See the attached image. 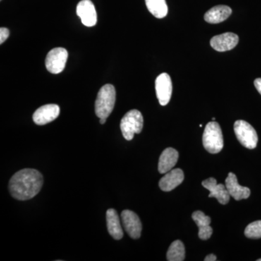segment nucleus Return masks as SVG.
Listing matches in <instances>:
<instances>
[{
  "label": "nucleus",
  "instance_id": "1",
  "mask_svg": "<svg viewBox=\"0 0 261 261\" xmlns=\"http://www.w3.org/2000/svg\"><path fill=\"white\" fill-rule=\"evenodd\" d=\"M44 179L37 170L25 168L13 175L10 180L11 195L18 200H28L35 197L42 189Z\"/></svg>",
  "mask_w": 261,
  "mask_h": 261
},
{
  "label": "nucleus",
  "instance_id": "2",
  "mask_svg": "<svg viewBox=\"0 0 261 261\" xmlns=\"http://www.w3.org/2000/svg\"><path fill=\"white\" fill-rule=\"evenodd\" d=\"M116 92L111 84L103 86L95 101V113L98 118H108L114 108Z\"/></svg>",
  "mask_w": 261,
  "mask_h": 261
},
{
  "label": "nucleus",
  "instance_id": "3",
  "mask_svg": "<svg viewBox=\"0 0 261 261\" xmlns=\"http://www.w3.org/2000/svg\"><path fill=\"white\" fill-rule=\"evenodd\" d=\"M202 144L206 150L211 154L221 152L224 147V137L219 123L212 121L206 125L202 136Z\"/></svg>",
  "mask_w": 261,
  "mask_h": 261
},
{
  "label": "nucleus",
  "instance_id": "4",
  "mask_svg": "<svg viewBox=\"0 0 261 261\" xmlns=\"http://www.w3.org/2000/svg\"><path fill=\"white\" fill-rule=\"evenodd\" d=\"M144 119L142 113L132 110L125 114L121 121L122 135L126 140H133L135 134H140L143 128Z\"/></svg>",
  "mask_w": 261,
  "mask_h": 261
},
{
  "label": "nucleus",
  "instance_id": "5",
  "mask_svg": "<svg viewBox=\"0 0 261 261\" xmlns=\"http://www.w3.org/2000/svg\"><path fill=\"white\" fill-rule=\"evenodd\" d=\"M235 135L242 145L247 149L256 147L258 137L256 130L247 121L239 120L233 125Z\"/></svg>",
  "mask_w": 261,
  "mask_h": 261
},
{
  "label": "nucleus",
  "instance_id": "6",
  "mask_svg": "<svg viewBox=\"0 0 261 261\" xmlns=\"http://www.w3.org/2000/svg\"><path fill=\"white\" fill-rule=\"evenodd\" d=\"M68 51L63 47H56L48 53L45 60L46 68L48 71L53 74H58L64 70L67 60Z\"/></svg>",
  "mask_w": 261,
  "mask_h": 261
},
{
  "label": "nucleus",
  "instance_id": "7",
  "mask_svg": "<svg viewBox=\"0 0 261 261\" xmlns=\"http://www.w3.org/2000/svg\"><path fill=\"white\" fill-rule=\"evenodd\" d=\"M156 95L162 106L169 102L172 95L173 86L171 77L166 73H161L155 80Z\"/></svg>",
  "mask_w": 261,
  "mask_h": 261
},
{
  "label": "nucleus",
  "instance_id": "8",
  "mask_svg": "<svg viewBox=\"0 0 261 261\" xmlns=\"http://www.w3.org/2000/svg\"><path fill=\"white\" fill-rule=\"evenodd\" d=\"M122 224L130 238L137 240L140 238L142 225L139 216L133 211L125 210L121 213Z\"/></svg>",
  "mask_w": 261,
  "mask_h": 261
},
{
  "label": "nucleus",
  "instance_id": "9",
  "mask_svg": "<svg viewBox=\"0 0 261 261\" xmlns=\"http://www.w3.org/2000/svg\"><path fill=\"white\" fill-rule=\"evenodd\" d=\"M60 112L61 110L58 105H45L38 108L33 115V120L36 124L43 126L55 121L59 116Z\"/></svg>",
  "mask_w": 261,
  "mask_h": 261
},
{
  "label": "nucleus",
  "instance_id": "10",
  "mask_svg": "<svg viewBox=\"0 0 261 261\" xmlns=\"http://www.w3.org/2000/svg\"><path fill=\"white\" fill-rule=\"evenodd\" d=\"M76 13L86 27H92L97 24V12L90 0H82L77 5Z\"/></svg>",
  "mask_w": 261,
  "mask_h": 261
},
{
  "label": "nucleus",
  "instance_id": "11",
  "mask_svg": "<svg viewBox=\"0 0 261 261\" xmlns=\"http://www.w3.org/2000/svg\"><path fill=\"white\" fill-rule=\"evenodd\" d=\"M202 185L210 191L209 197H215L222 205H226L229 202L230 195L226 185L222 184L218 185L216 178L211 177L204 180L202 182Z\"/></svg>",
  "mask_w": 261,
  "mask_h": 261
},
{
  "label": "nucleus",
  "instance_id": "12",
  "mask_svg": "<svg viewBox=\"0 0 261 261\" xmlns=\"http://www.w3.org/2000/svg\"><path fill=\"white\" fill-rule=\"evenodd\" d=\"M239 37L233 33L226 32L215 36L211 39V46L215 50L226 51L231 50L238 45Z\"/></svg>",
  "mask_w": 261,
  "mask_h": 261
},
{
  "label": "nucleus",
  "instance_id": "13",
  "mask_svg": "<svg viewBox=\"0 0 261 261\" xmlns=\"http://www.w3.org/2000/svg\"><path fill=\"white\" fill-rule=\"evenodd\" d=\"M225 185H226L230 196H231L236 200H244V199H247L250 197V189L240 186L238 183V178L234 173H228L227 178H226V181H225Z\"/></svg>",
  "mask_w": 261,
  "mask_h": 261
},
{
  "label": "nucleus",
  "instance_id": "14",
  "mask_svg": "<svg viewBox=\"0 0 261 261\" xmlns=\"http://www.w3.org/2000/svg\"><path fill=\"white\" fill-rule=\"evenodd\" d=\"M185 179V174L180 168L171 170L159 181V187L164 192H170L181 185Z\"/></svg>",
  "mask_w": 261,
  "mask_h": 261
},
{
  "label": "nucleus",
  "instance_id": "15",
  "mask_svg": "<svg viewBox=\"0 0 261 261\" xmlns=\"http://www.w3.org/2000/svg\"><path fill=\"white\" fill-rule=\"evenodd\" d=\"M192 219L199 228V238L202 240L210 239L213 233V228L210 226L211 218L205 216L202 211H197L192 214Z\"/></svg>",
  "mask_w": 261,
  "mask_h": 261
},
{
  "label": "nucleus",
  "instance_id": "16",
  "mask_svg": "<svg viewBox=\"0 0 261 261\" xmlns=\"http://www.w3.org/2000/svg\"><path fill=\"white\" fill-rule=\"evenodd\" d=\"M178 159V152L172 147H168L163 150L160 156L159 171L160 173H166L176 166Z\"/></svg>",
  "mask_w": 261,
  "mask_h": 261
},
{
  "label": "nucleus",
  "instance_id": "17",
  "mask_svg": "<svg viewBox=\"0 0 261 261\" xmlns=\"http://www.w3.org/2000/svg\"><path fill=\"white\" fill-rule=\"evenodd\" d=\"M232 10L226 5H218L209 10L204 19L209 23L217 24L224 21L231 15Z\"/></svg>",
  "mask_w": 261,
  "mask_h": 261
},
{
  "label": "nucleus",
  "instance_id": "18",
  "mask_svg": "<svg viewBox=\"0 0 261 261\" xmlns=\"http://www.w3.org/2000/svg\"><path fill=\"white\" fill-rule=\"evenodd\" d=\"M107 226L110 234L113 239L119 240L123 238V232L120 223L119 216L114 209H109L106 212Z\"/></svg>",
  "mask_w": 261,
  "mask_h": 261
},
{
  "label": "nucleus",
  "instance_id": "19",
  "mask_svg": "<svg viewBox=\"0 0 261 261\" xmlns=\"http://www.w3.org/2000/svg\"><path fill=\"white\" fill-rule=\"evenodd\" d=\"M147 9L155 18H163L168 14L166 0H145Z\"/></svg>",
  "mask_w": 261,
  "mask_h": 261
},
{
  "label": "nucleus",
  "instance_id": "20",
  "mask_svg": "<svg viewBox=\"0 0 261 261\" xmlns=\"http://www.w3.org/2000/svg\"><path fill=\"white\" fill-rule=\"evenodd\" d=\"M185 259V245L180 240H176L170 245L167 252L168 261H183Z\"/></svg>",
  "mask_w": 261,
  "mask_h": 261
},
{
  "label": "nucleus",
  "instance_id": "21",
  "mask_svg": "<svg viewBox=\"0 0 261 261\" xmlns=\"http://www.w3.org/2000/svg\"><path fill=\"white\" fill-rule=\"evenodd\" d=\"M245 235L247 238H261V221H254L247 226L245 230Z\"/></svg>",
  "mask_w": 261,
  "mask_h": 261
},
{
  "label": "nucleus",
  "instance_id": "22",
  "mask_svg": "<svg viewBox=\"0 0 261 261\" xmlns=\"http://www.w3.org/2000/svg\"><path fill=\"white\" fill-rule=\"evenodd\" d=\"M9 29L2 27L0 29V44H3L8 39V38L9 37Z\"/></svg>",
  "mask_w": 261,
  "mask_h": 261
},
{
  "label": "nucleus",
  "instance_id": "23",
  "mask_svg": "<svg viewBox=\"0 0 261 261\" xmlns=\"http://www.w3.org/2000/svg\"><path fill=\"white\" fill-rule=\"evenodd\" d=\"M254 85H255L257 92L261 94V78L256 79L254 82Z\"/></svg>",
  "mask_w": 261,
  "mask_h": 261
},
{
  "label": "nucleus",
  "instance_id": "24",
  "mask_svg": "<svg viewBox=\"0 0 261 261\" xmlns=\"http://www.w3.org/2000/svg\"><path fill=\"white\" fill-rule=\"evenodd\" d=\"M216 260H217V257L214 254H210V255H207L205 258V261H215Z\"/></svg>",
  "mask_w": 261,
  "mask_h": 261
},
{
  "label": "nucleus",
  "instance_id": "25",
  "mask_svg": "<svg viewBox=\"0 0 261 261\" xmlns=\"http://www.w3.org/2000/svg\"><path fill=\"white\" fill-rule=\"evenodd\" d=\"M106 120H107V118H99V123H100L101 124H105Z\"/></svg>",
  "mask_w": 261,
  "mask_h": 261
},
{
  "label": "nucleus",
  "instance_id": "26",
  "mask_svg": "<svg viewBox=\"0 0 261 261\" xmlns=\"http://www.w3.org/2000/svg\"><path fill=\"white\" fill-rule=\"evenodd\" d=\"M257 261H261V258L258 259V260H257Z\"/></svg>",
  "mask_w": 261,
  "mask_h": 261
}]
</instances>
